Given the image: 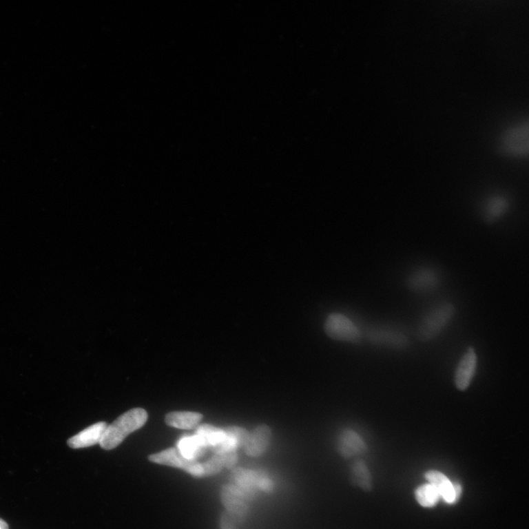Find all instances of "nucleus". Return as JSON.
Listing matches in <instances>:
<instances>
[{
  "mask_svg": "<svg viewBox=\"0 0 529 529\" xmlns=\"http://www.w3.org/2000/svg\"><path fill=\"white\" fill-rule=\"evenodd\" d=\"M147 419V413L141 408L127 411L119 416L112 425L107 426L99 444L105 450L116 448L129 434L145 425Z\"/></svg>",
  "mask_w": 529,
  "mask_h": 529,
  "instance_id": "nucleus-1",
  "label": "nucleus"
},
{
  "mask_svg": "<svg viewBox=\"0 0 529 529\" xmlns=\"http://www.w3.org/2000/svg\"><path fill=\"white\" fill-rule=\"evenodd\" d=\"M456 313L453 304L446 302L436 307L429 312L419 324L417 336L419 340L427 342L439 335L448 326Z\"/></svg>",
  "mask_w": 529,
  "mask_h": 529,
  "instance_id": "nucleus-2",
  "label": "nucleus"
},
{
  "mask_svg": "<svg viewBox=\"0 0 529 529\" xmlns=\"http://www.w3.org/2000/svg\"><path fill=\"white\" fill-rule=\"evenodd\" d=\"M500 149L506 156L523 157L528 152V121L507 129L500 139Z\"/></svg>",
  "mask_w": 529,
  "mask_h": 529,
  "instance_id": "nucleus-3",
  "label": "nucleus"
},
{
  "mask_svg": "<svg viewBox=\"0 0 529 529\" xmlns=\"http://www.w3.org/2000/svg\"><path fill=\"white\" fill-rule=\"evenodd\" d=\"M324 327L327 335L336 340L358 343L362 339L359 329L344 315H330Z\"/></svg>",
  "mask_w": 529,
  "mask_h": 529,
  "instance_id": "nucleus-4",
  "label": "nucleus"
},
{
  "mask_svg": "<svg viewBox=\"0 0 529 529\" xmlns=\"http://www.w3.org/2000/svg\"><path fill=\"white\" fill-rule=\"evenodd\" d=\"M149 459L159 465L184 470L194 477H203V464L195 460L185 459L176 448L163 450L149 456Z\"/></svg>",
  "mask_w": 529,
  "mask_h": 529,
  "instance_id": "nucleus-5",
  "label": "nucleus"
},
{
  "mask_svg": "<svg viewBox=\"0 0 529 529\" xmlns=\"http://www.w3.org/2000/svg\"><path fill=\"white\" fill-rule=\"evenodd\" d=\"M220 499L226 512L238 523H242L247 519L249 514V499L234 484L225 485L220 492Z\"/></svg>",
  "mask_w": 529,
  "mask_h": 529,
  "instance_id": "nucleus-6",
  "label": "nucleus"
},
{
  "mask_svg": "<svg viewBox=\"0 0 529 529\" xmlns=\"http://www.w3.org/2000/svg\"><path fill=\"white\" fill-rule=\"evenodd\" d=\"M366 336L370 343L374 345L393 349H404L410 344V340L405 334L390 328H371L367 330Z\"/></svg>",
  "mask_w": 529,
  "mask_h": 529,
  "instance_id": "nucleus-7",
  "label": "nucleus"
},
{
  "mask_svg": "<svg viewBox=\"0 0 529 529\" xmlns=\"http://www.w3.org/2000/svg\"><path fill=\"white\" fill-rule=\"evenodd\" d=\"M425 478L431 484L446 503L455 504L460 498L461 487L460 484L451 482L443 473L437 470H428L425 473Z\"/></svg>",
  "mask_w": 529,
  "mask_h": 529,
  "instance_id": "nucleus-8",
  "label": "nucleus"
},
{
  "mask_svg": "<svg viewBox=\"0 0 529 529\" xmlns=\"http://www.w3.org/2000/svg\"><path fill=\"white\" fill-rule=\"evenodd\" d=\"M477 369L475 350L470 347L461 357L455 373V385L460 391H465L470 385Z\"/></svg>",
  "mask_w": 529,
  "mask_h": 529,
  "instance_id": "nucleus-9",
  "label": "nucleus"
},
{
  "mask_svg": "<svg viewBox=\"0 0 529 529\" xmlns=\"http://www.w3.org/2000/svg\"><path fill=\"white\" fill-rule=\"evenodd\" d=\"M511 203L505 194H494L484 201L482 206V216L485 222L494 224L499 222L510 209Z\"/></svg>",
  "mask_w": 529,
  "mask_h": 529,
  "instance_id": "nucleus-10",
  "label": "nucleus"
},
{
  "mask_svg": "<svg viewBox=\"0 0 529 529\" xmlns=\"http://www.w3.org/2000/svg\"><path fill=\"white\" fill-rule=\"evenodd\" d=\"M272 438L271 428L264 424L258 426L249 434L244 446L246 454L250 457H258L269 448Z\"/></svg>",
  "mask_w": 529,
  "mask_h": 529,
  "instance_id": "nucleus-11",
  "label": "nucleus"
},
{
  "mask_svg": "<svg viewBox=\"0 0 529 529\" xmlns=\"http://www.w3.org/2000/svg\"><path fill=\"white\" fill-rule=\"evenodd\" d=\"M338 449L342 457L351 458L365 453L367 446L354 430L347 428L339 437Z\"/></svg>",
  "mask_w": 529,
  "mask_h": 529,
  "instance_id": "nucleus-12",
  "label": "nucleus"
},
{
  "mask_svg": "<svg viewBox=\"0 0 529 529\" xmlns=\"http://www.w3.org/2000/svg\"><path fill=\"white\" fill-rule=\"evenodd\" d=\"M439 283V274L430 268H422L413 271L407 280L409 288L417 293L431 291L437 288Z\"/></svg>",
  "mask_w": 529,
  "mask_h": 529,
  "instance_id": "nucleus-13",
  "label": "nucleus"
},
{
  "mask_svg": "<svg viewBox=\"0 0 529 529\" xmlns=\"http://www.w3.org/2000/svg\"><path fill=\"white\" fill-rule=\"evenodd\" d=\"M107 425L105 422H98L83 430L79 434L68 440V445L72 448L90 447L101 443Z\"/></svg>",
  "mask_w": 529,
  "mask_h": 529,
  "instance_id": "nucleus-14",
  "label": "nucleus"
},
{
  "mask_svg": "<svg viewBox=\"0 0 529 529\" xmlns=\"http://www.w3.org/2000/svg\"><path fill=\"white\" fill-rule=\"evenodd\" d=\"M262 474L245 468H238L233 473L234 485L240 489L249 500L253 498V494L258 489L259 481Z\"/></svg>",
  "mask_w": 529,
  "mask_h": 529,
  "instance_id": "nucleus-15",
  "label": "nucleus"
},
{
  "mask_svg": "<svg viewBox=\"0 0 529 529\" xmlns=\"http://www.w3.org/2000/svg\"><path fill=\"white\" fill-rule=\"evenodd\" d=\"M236 451L226 452V453L215 454L211 459L203 464V477L216 475L224 468L233 469L238 461Z\"/></svg>",
  "mask_w": 529,
  "mask_h": 529,
  "instance_id": "nucleus-16",
  "label": "nucleus"
},
{
  "mask_svg": "<svg viewBox=\"0 0 529 529\" xmlns=\"http://www.w3.org/2000/svg\"><path fill=\"white\" fill-rule=\"evenodd\" d=\"M176 449L185 459L196 461L198 457L205 454L207 448L202 438L195 434L183 437L178 441Z\"/></svg>",
  "mask_w": 529,
  "mask_h": 529,
  "instance_id": "nucleus-17",
  "label": "nucleus"
},
{
  "mask_svg": "<svg viewBox=\"0 0 529 529\" xmlns=\"http://www.w3.org/2000/svg\"><path fill=\"white\" fill-rule=\"evenodd\" d=\"M203 415L193 412H172L165 416V423L180 429H192L198 426Z\"/></svg>",
  "mask_w": 529,
  "mask_h": 529,
  "instance_id": "nucleus-18",
  "label": "nucleus"
},
{
  "mask_svg": "<svg viewBox=\"0 0 529 529\" xmlns=\"http://www.w3.org/2000/svg\"><path fill=\"white\" fill-rule=\"evenodd\" d=\"M351 477L353 483L355 484L365 491H371L372 489V480L370 470L366 463L362 459H358L352 465Z\"/></svg>",
  "mask_w": 529,
  "mask_h": 529,
  "instance_id": "nucleus-19",
  "label": "nucleus"
},
{
  "mask_svg": "<svg viewBox=\"0 0 529 529\" xmlns=\"http://www.w3.org/2000/svg\"><path fill=\"white\" fill-rule=\"evenodd\" d=\"M415 498L419 504L426 508L435 506L440 500V495L430 484H425L418 487L415 492Z\"/></svg>",
  "mask_w": 529,
  "mask_h": 529,
  "instance_id": "nucleus-20",
  "label": "nucleus"
},
{
  "mask_svg": "<svg viewBox=\"0 0 529 529\" xmlns=\"http://www.w3.org/2000/svg\"><path fill=\"white\" fill-rule=\"evenodd\" d=\"M238 523L227 512L222 513L220 519V529H238Z\"/></svg>",
  "mask_w": 529,
  "mask_h": 529,
  "instance_id": "nucleus-21",
  "label": "nucleus"
},
{
  "mask_svg": "<svg viewBox=\"0 0 529 529\" xmlns=\"http://www.w3.org/2000/svg\"><path fill=\"white\" fill-rule=\"evenodd\" d=\"M258 489L268 492H271L273 490L271 481L267 476L262 475V474L259 481Z\"/></svg>",
  "mask_w": 529,
  "mask_h": 529,
  "instance_id": "nucleus-22",
  "label": "nucleus"
},
{
  "mask_svg": "<svg viewBox=\"0 0 529 529\" xmlns=\"http://www.w3.org/2000/svg\"><path fill=\"white\" fill-rule=\"evenodd\" d=\"M0 529H9L8 523L0 518Z\"/></svg>",
  "mask_w": 529,
  "mask_h": 529,
  "instance_id": "nucleus-23",
  "label": "nucleus"
}]
</instances>
